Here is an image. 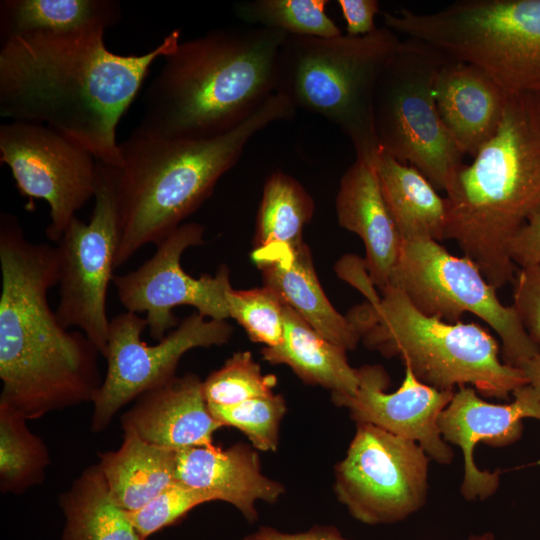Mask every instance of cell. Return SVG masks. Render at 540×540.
<instances>
[{
	"label": "cell",
	"instance_id": "4dcf8cb0",
	"mask_svg": "<svg viewBox=\"0 0 540 540\" xmlns=\"http://www.w3.org/2000/svg\"><path fill=\"white\" fill-rule=\"evenodd\" d=\"M277 378L263 374L248 351L233 354L224 365L203 381L208 405L231 406L273 394Z\"/></svg>",
	"mask_w": 540,
	"mask_h": 540
},
{
	"label": "cell",
	"instance_id": "484cf974",
	"mask_svg": "<svg viewBox=\"0 0 540 540\" xmlns=\"http://www.w3.org/2000/svg\"><path fill=\"white\" fill-rule=\"evenodd\" d=\"M120 19L115 0H2L0 39L105 32Z\"/></svg>",
	"mask_w": 540,
	"mask_h": 540
},
{
	"label": "cell",
	"instance_id": "7a4b0ae2",
	"mask_svg": "<svg viewBox=\"0 0 540 540\" xmlns=\"http://www.w3.org/2000/svg\"><path fill=\"white\" fill-rule=\"evenodd\" d=\"M0 403L27 420L93 400L103 379L96 346L69 331L48 303L58 284L56 247L28 240L0 215Z\"/></svg>",
	"mask_w": 540,
	"mask_h": 540
},
{
	"label": "cell",
	"instance_id": "8d00e7d4",
	"mask_svg": "<svg viewBox=\"0 0 540 540\" xmlns=\"http://www.w3.org/2000/svg\"><path fill=\"white\" fill-rule=\"evenodd\" d=\"M346 21L347 35L364 36L377 30L375 16L379 12L376 0H339Z\"/></svg>",
	"mask_w": 540,
	"mask_h": 540
},
{
	"label": "cell",
	"instance_id": "74e56055",
	"mask_svg": "<svg viewBox=\"0 0 540 540\" xmlns=\"http://www.w3.org/2000/svg\"><path fill=\"white\" fill-rule=\"evenodd\" d=\"M243 540H350L334 526L316 525L305 532L284 533L273 527L262 526Z\"/></svg>",
	"mask_w": 540,
	"mask_h": 540
},
{
	"label": "cell",
	"instance_id": "d4e9b609",
	"mask_svg": "<svg viewBox=\"0 0 540 540\" xmlns=\"http://www.w3.org/2000/svg\"><path fill=\"white\" fill-rule=\"evenodd\" d=\"M176 453L124 430L120 448L101 454L98 465L114 501L132 512L176 482Z\"/></svg>",
	"mask_w": 540,
	"mask_h": 540
},
{
	"label": "cell",
	"instance_id": "5b68a950",
	"mask_svg": "<svg viewBox=\"0 0 540 540\" xmlns=\"http://www.w3.org/2000/svg\"><path fill=\"white\" fill-rule=\"evenodd\" d=\"M446 191L445 239L496 289L513 281L508 244L540 210V93L507 96L496 133Z\"/></svg>",
	"mask_w": 540,
	"mask_h": 540
},
{
	"label": "cell",
	"instance_id": "60d3db41",
	"mask_svg": "<svg viewBox=\"0 0 540 540\" xmlns=\"http://www.w3.org/2000/svg\"><path fill=\"white\" fill-rule=\"evenodd\" d=\"M467 540H495V537L492 533H483L480 535H470Z\"/></svg>",
	"mask_w": 540,
	"mask_h": 540
},
{
	"label": "cell",
	"instance_id": "ac0fdd59",
	"mask_svg": "<svg viewBox=\"0 0 540 540\" xmlns=\"http://www.w3.org/2000/svg\"><path fill=\"white\" fill-rule=\"evenodd\" d=\"M138 398L123 415L122 427L150 444L175 451L212 446L213 434L223 427L211 414L203 381L195 374L175 376Z\"/></svg>",
	"mask_w": 540,
	"mask_h": 540
},
{
	"label": "cell",
	"instance_id": "f35d334b",
	"mask_svg": "<svg viewBox=\"0 0 540 540\" xmlns=\"http://www.w3.org/2000/svg\"><path fill=\"white\" fill-rule=\"evenodd\" d=\"M338 273L340 278L357 288L365 296L366 301H372L379 297L376 286L370 279L364 259L347 256L340 262Z\"/></svg>",
	"mask_w": 540,
	"mask_h": 540
},
{
	"label": "cell",
	"instance_id": "ab89813d",
	"mask_svg": "<svg viewBox=\"0 0 540 540\" xmlns=\"http://www.w3.org/2000/svg\"><path fill=\"white\" fill-rule=\"evenodd\" d=\"M535 397L540 401V353L525 360L520 366Z\"/></svg>",
	"mask_w": 540,
	"mask_h": 540
},
{
	"label": "cell",
	"instance_id": "7c38bea8",
	"mask_svg": "<svg viewBox=\"0 0 540 540\" xmlns=\"http://www.w3.org/2000/svg\"><path fill=\"white\" fill-rule=\"evenodd\" d=\"M429 459L418 443L357 423L346 456L335 466L336 496L364 524L402 521L425 504Z\"/></svg>",
	"mask_w": 540,
	"mask_h": 540
},
{
	"label": "cell",
	"instance_id": "836d02e7",
	"mask_svg": "<svg viewBox=\"0 0 540 540\" xmlns=\"http://www.w3.org/2000/svg\"><path fill=\"white\" fill-rule=\"evenodd\" d=\"M217 500L202 489L191 488L175 482L138 510L129 512V518L145 540L153 533L174 524L194 507Z\"/></svg>",
	"mask_w": 540,
	"mask_h": 540
},
{
	"label": "cell",
	"instance_id": "30bf717a",
	"mask_svg": "<svg viewBox=\"0 0 540 540\" xmlns=\"http://www.w3.org/2000/svg\"><path fill=\"white\" fill-rule=\"evenodd\" d=\"M387 286L400 289L422 314L455 323L472 313L500 337L503 362L519 368L540 353L513 306L499 300L496 288L466 256H455L431 239L402 241Z\"/></svg>",
	"mask_w": 540,
	"mask_h": 540
},
{
	"label": "cell",
	"instance_id": "ba28073f",
	"mask_svg": "<svg viewBox=\"0 0 540 540\" xmlns=\"http://www.w3.org/2000/svg\"><path fill=\"white\" fill-rule=\"evenodd\" d=\"M384 26L473 64L506 93H540V0H460L418 13L383 12Z\"/></svg>",
	"mask_w": 540,
	"mask_h": 540
},
{
	"label": "cell",
	"instance_id": "3957f363",
	"mask_svg": "<svg viewBox=\"0 0 540 540\" xmlns=\"http://www.w3.org/2000/svg\"><path fill=\"white\" fill-rule=\"evenodd\" d=\"M287 34L216 28L180 42L143 94L137 128L167 139H208L238 126L276 93Z\"/></svg>",
	"mask_w": 540,
	"mask_h": 540
},
{
	"label": "cell",
	"instance_id": "603a6c76",
	"mask_svg": "<svg viewBox=\"0 0 540 540\" xmlns=\"http://www.w3.org/2000/svg\"><path fill=\"white\" fill-rule=\"evenodd\" d=\"M373 164L402 241L445 239L447 202L431 182L415 167L381 149Z\"/></svg>",
	"mask_w": 540,
	"mask_h": 540
},
{
	"label": "cell",
	"instance_id": "d6a6232c",
	"mask_svg": "<svg viewBox=\"0 0 540 540\" xmlns=\"http://www.w3.org/2000/svg\"><path fill=\"white\" fill-rule=\"evenodd\" d=\"M229 318L235 319L251 341L265 347L278 345L284 332V304L270 288L263 286L249 290L227 292Z\"/></svg>",
	"mask_w": 540,
	"mask_h": 540
},
{
	"label": "cell",
	"instance_id": "9c48e42d",
	"mask_svg": "<svg viewBox=\"0 0 540 540\" xmlns=\"http://www.w3.org/2000/svg\"><path fill=\"white\" fill-rule=\"evenodd\" d=\"M448 60L424 42L401 40L378 78L373 99L379 148L445 192L464 157L441 120L433 92Z\"/></svg>",
	"mask_w": 540,
	"mask_h": 540
},
{
	"label": "cell",
	"instance_id": "f546056e",
	"mask_svg": "<svg viewBox=\"0 0 540 540\" xmlns=\"http://www.w3.org/2000/svg\"><path fill=\"white\" fill-rule=\"evenodd\" d=\"M326 0H249L234 6L235 15L247 24L287 35L332 38L341 35L327 15Z\"/></svg>",
	"mask_w": 540,
	"mask_h": 540
},
{
	"label": "cell",
	"instance_id": "f1b7e54d",
	"mask_svg": "<svg viewBox=\"0 0 540 540\" xmlns=\"http://www.w3.org/2000/svg\"><path fill=\"white\" fill-rule=\"evenodd\" d=\"M17 410L0 403V487L22 493L40 483L49 464L47 448Z\"/></svg>",
	"mask_w": 540,
	"mask_h": 540
},
{
	"label": "cell",
	"instance_id": "d6986e66",
	"mask_svg": "<svg viewBox=\"0 0 540 540\" xmlns=\"http://www.w3.org/2000/svg\"><path fill=\"white\" fill-rule=\"evenodd\" d=\"M175 478L232 504L249 522L257 520V501L275 503L285 492L281 483L263 475L256 451L242 443L228 449L212 445L178 450Z\"/></svg>",
	"mask_w": 540,
	"mask_h": 540
},
{
	"label": "cell",
	"instance_id": "4316f807",
	"mask_svg": "<svg viewBox=\"0 0 540 540\" xmlns=\"http://www.w3.org/2000/svg\"><path fill=\"white\" fill-rule=\"evenodd\" d=\"M313 212V199L295 178L282 171L270 174L257 215L253 262L258 264L299 249L304 244V226Z\"/></svg>",
	"mask_w": 540,
	"mask_h": 540
},
{
	"label": "cell",
	"instance_id": "e0dca14e",
	"mask_svg": "<svg viewBox=\"0 0 540 540\" xmlns=\"http://www.w3.org/2000/svg\"><path fill=\"white\" fill-rule=\"evenodd\" d=\"M510 404L484 401L473 387L461 386L441 412L438 427L443 439L459 446L464 458L461 494L467 500H484L499 487V470H480L474 461V448L478 442L503 447L514 443L522 434V419L540 420V401L529 385L513 391Z\"/></svg>",
	"mask_w": 540,
	"mask_h": 540
},
{
	"label": "cell",
	"instance_id": "8fae6325",
	"mask_svg": "<svg viewBox=\"0 0 540 540\" xmlns=\"http://www.w3.org/2000/svg\"><path fill=\"white\" fill-rule=\"evenodd\" d=\"M94 199L89 221L76 216L56 243L59 299L55 312L63 327L79 328L104 357L110 324L107 293L120 242L116 167L98 161Z\"/></svg>",
	"mask_w": 540,
	"mask_h": 540
},
{
	"label": "cell",
	"instance_id": "277c9868",
	"mask_svg": "<svg viewBox=\"0 0 540 540\" xmlns=\"http://www.w3.org/2000/svg\"><path fill=\"white\" fill-rule=\"evenodd\" d=\"M295 112L285 96L275 93L238 126L208 139H167L135 127L119 143L116 268L182 225L237 163L251 138L274 122L292 119Z\"/></svg>",
	"mask_w": 540,
	"mask_h": 540
},
{
	"label": "cell",
	"instance_id": "44dd1931",
	"mask_svg": "<svg viewBox=\"0 0 540 540\" xmlns=\"http://www.w3.org/2000/svg\"><path fill=\"white\" fill-rule=\"evenodd\" d=\"M336 213L340 226L361 238L370 279L384 289L396 266L402 239L372 162L356 158L345 171L336 197Z\"/></svg>",
	"mask_w": 540,
	"mask_h": 540
},
{
	"label": "cell",
	"instance_id": "2e32d148",
	"mask_svg": "<svg viewBox=\"0 0 540 540\" xmlns=\"http://www.w3.org/2000/svg\"><path fill=\"white\" fill-rule=\"evenodd\" d=\"M359 385L353 395L332 394L356 423H368L418 443L430 459L450 464L453 451L443 439L438 419L453 398L454 390L441 391L420 382L409 367L401 386L387 393L389 377L382 366L358 369Z\"/></svg>",
	"mask_w": 540,
	"mask_h": 540
},
{
	"label": "cell",
	"instance_id": "6da1fadb",
	"mask_svg": "<svg viewBox=\"0 0 540 540\" xmlns=\"http://www.w3.org/2000/svg\"><path fill=\"white\" fill-rule=\"evenodd\" d=\"M104 33L41 34L1 41L0 115L48 126L97 161L120 167L119 121L155 60L177 48L181 30L174 29L141 55L110 51Z\"/></svg>",
	"mask_w": 540,
	"mask_h": 540
},
{
	"label": "cell",
	"instance_id": "5bb4252c",
	"mask_svg": "<svg viewBox=\"0 0 540 540\" xmlns=\"http://www.w3.org/2000/svg\"><path fill=\"white\" fill-rule=\"evenodd\" d=\"M0 162L11 171L21 196L46 201L45 234L57 243L76 213L95 196L98 161L52 128L11 121L0 126Z\"/></svg>",
	"mask_w": 540,
	"mask_h": 540
},
{
	"label": "cell",
	"instance_id": "cb8c5ba5",
	"mask_svg": "<svg viewBox=\"0 0 540 540\" xmlns=\"http://www.w3.org/2000/svg\"><path fill=\"white\" fill-rule=\"evenodd\" d=\"M264 360L285 364L305 383L329 389L332 394L353 395L359 385L346 351L321 336L296 311L284 306L281 342L261 350Z\"/></svg>",
	"mask_w": 540,
	"mask_h": 540
},
{
	"label": "cell",
	"instance_id": "9a60e30c",
	"mask_svg": "<svg viewBox=\"0 0 540 540\" xmlns=\"http://www.w3.org/2000/svg\"><path fill=\"white\" fill-rule=\"evenodd\" d=\"M204 231L198 223H183L141 266L113 277L120 303L126 311L146 314L149 335L157 342L179 324L173 311L177 306H192L208 319L229 318L226 295L232 286L228 267L220 266L214 276L195 278L181 265L186 249L204 243Z\"/></svg>",
	"mask_w": 540,
	"mask_h": 540
},
{
	"label": "cell",
	"instance_id": "83f0119b",
	"mask_svg": "<svg viewBox=\"0 0 540 540\" xmlns=\"http://www.w3.org/2000/svg\"><path fill=\"white\" fill-rule=\"evenodd\" d=\"M60 505L66 518L62 540H144L114 501L98 464L82 472Z\"/></svg>",
	"mask_w": 540,
	"mask_h": 540
},
{
	"label": "cell",
	"instance_id": "8992f818",
	"mask_svg": "<svg viewBox=\"0 0 540 540\" xmlns=\"http://www.w3.org/2000/svg\"><path fill=\"white\" fill-rule=\"evenodd\" d=\"M381 293L347 317L365 346L385 357L399 356L423 384L441 391L469 384L499 399L527 384L521 369L501 361L498 342L480 325L426 316L393 286Z\"/></svg>",
	"mask_w": 540,
	"mask_h": 540
},
{
	"label": "cell",
	"instance_id": "e575fe53",
	"mask_svg": "<svg viewBox=\"0 0 540 540\" xmlns=\"http://www.w3.org/2000/svg\"><path fill=\"white\" fill-rule=\"evenodd\" d=\"M512 283V306L529 337L540 347V265L520 267Z\"/></svg>",
	"mask_w": 540,
	"mask_h": 540
},
{
	"label": "cell",
	"instance_id": "d590c367",
	"mask_svg": "<svg viewBox=\"0 0 540 540\" xmlns=\"http://www.w3.org/2000/svg\"><path fill=\"white\" fill-rule=\"evenodd\" d=\"M508 253L520 267L540 265V210L512 237Z\"/></svg>",
	"mask_w": 540,
	"mask_h": 540
},
{
	"label": "cell",
	"instance_id": "ffe728a7",
	"mask_svg": "<svg viewBox=\"0 0 540 540\" xmlns=\"http://www.w3.org/2000/svg\"><path fill=\"white\" fill-rule=\"evenodd\" d=\"M441 120L464 154L475 156L496 133L508 93L483 69L449 59L434 82Z\"/></svg>",
	"mask_w": 540,
	"mask_h": 540
},
{
	"label": "cell",
	"instance_id": "1f68e13d",
	"mask_svg": "<svg viewBox=\"0 0 540 540\" xmlns=\"http://www.w3.org/2000/svg\"><path fill=\"white\" fill-rule=\"evenodd\" d=\"M208 406L219 423L242 431L254 448L261 451L278 448L279 427L287 410L283 396L273 393L231 406Z\"/></svg>",
	"mask_w": 540,
	"mask_h": 540
},
{
	"label": "cell",
	"instance_id": "52a82bcc",
	"mask_svg": "<svg viewBox=\"0 0 540 540\" xmlns=\"http://www.w3.org/2000/svg\"><path fill=\"white\" fill-rule=\"evenodd\" d=\"M401 40L386 26L364 36L288 35L280 52L276 93L318 114L352 142L356 158L379 152L373 118L378 78Z\"/></svg>",
	"mask_w": 540,
	"mask_h": 540
},
{
	"label": "cell",
	"instance_id": "7402d4cb",
	"mask_svg": "<svg viewBox=\"0 0 540 540\" xmlns=\"http://www.w3.org/2000/svg\"><path fill=\"white\" fill-rule=\"evenodd\" d=\"M264 286L296 311L321 336L345 351L354 350L361 337L347 316L330 303L304 243L296 251L256 264Z\"/></svg>",
	"mask_w": 540,
	"mask_h": 540
},
{
	"label": "cell",
	"instance_id": "4fadbf2b",
	"mask_svg": "<svg viewBox=\"0 0 540 540\" xmlns=\"http://www.w3.org/2000/svg\"><path fill=\"white\" fill-rule=\"evenodd\" d=\"M146 327L145 318L129 311L110 319L107 370L92 400V431H102L123 406L173 379L186 352L225 344L233 332L225 320L207 319L198 312L182 319L155 345L141 339Z\"/></svg>",
	"mask_w": 540,
	"mask_h": 540
}]
</instances>
